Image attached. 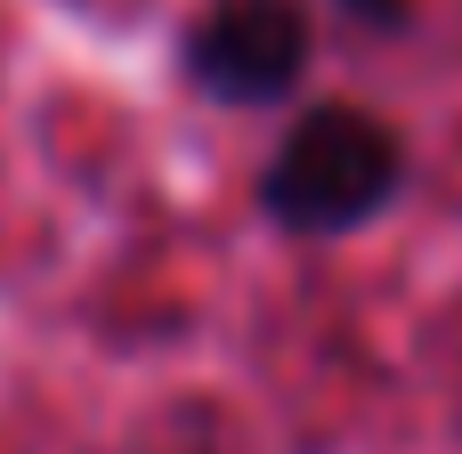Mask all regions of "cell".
Segmentation results:
<instances>
[{
	"instance_id": "1",
	"label": "cell",
	"mask_w": 462,
	"mask_h": 454,
	"mask_svg": "<svg viewBox=\"0 0 462 454\" xmlns=\"http://www.w3.org/2000/svg\"><path fill=\"white\" fill-rule=\"evenodd\" d=\"M406 179V146L365 106H309L260 171V211L284 236H349L390 211Z\"/></svg>"
},
{
	"instance_id": "2",
	"label": "cell",
	"mask_w": 462,
	"mask_h": 454,
	"mask_svg": "<svg viewBox=\"0 0 462 454\" xmlns=\"http://www.w3.org/2000/svg\"><path fill=\"white\" fill-rule=\"evenodd\" d=\"M187 81L219 106H276L309 65V8L300 0H203L179 41Z\"/></svg>"
},
{
	"instance_id": "3",
	"label": "cell",
	"mask_w": 462,
	"mask_h": 454,
	"mask_svg": "<svg viewBox=\"0 0 462 454\" xmlns=\"http://www.w3.org/2000/svg\"><path fill=\"white\" fill-rule=\"evenodd\" d=\"M341 8H349L357 24H398V16H406V0H341Z\"/></svg>"
}]
</instances>
